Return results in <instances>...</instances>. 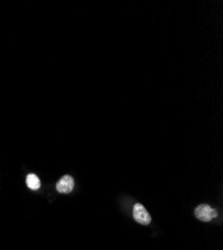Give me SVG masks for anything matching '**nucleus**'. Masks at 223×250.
Returning <instances> with one entry per match:
<instances>
[{"instance_id": "obj_1", "label": "nucleus", "mask_w": 223, "mask_h": 250, "mask_svg": "<svg viewBox=\"0 0 223 250\" xmlns=\"http://www.w3.org/2000/svg\"><path fill=\"white\" fill-rule=\"evenodd\" d=\"M195 216L200 221L208 222L213 218L217 217L218 212L216 209H213L208 204H200L195 208Z\"/></svg>"}, {"instance_id": "obj_3", "label": "nucleus", "mask_w": 223, "mask_h": 250, "mask_svg": "<svg viewBox=\"0 0 223 250\" xmlns=\"http://www.w3.org/2000/svg\"><path fill=\"white\" fill-rule=\"evenodd\" d=\"M74 180L70 175H64L56 184V189L60 193H70L73 190Z\"/></svg>"}, {"instance_id": "obj_2", "label": "nucleus", "mask_w": 223, "mask_h": 250, "mask_svg": "<svg viewBox=\"0 0 223 250\" xmlns=\"http://www.w3.org/2000/svg\"><path fill=\"white\" fill-rule=\"evenodd\" d=\"M133 217L136 222L142 225H148L151 222L150 214L145 209V207L140 203H136L133 207Z\"/></svg>"}, {"instance_id": "obj_4", "label": "nucleus", "mask_w": 223, "mask_h": 250, "mask_svg": "<svg viewBox=\"0 0 223 250\" xmlns=\"http://www.w3.org/2000/svg\"><path fill=\"white\" fill-rule=\"evenodd\" d=\"M26 184L30 189L36 190L40 187V180L35 174H28L26 177Z\"/></svg>"}]
</instances>
